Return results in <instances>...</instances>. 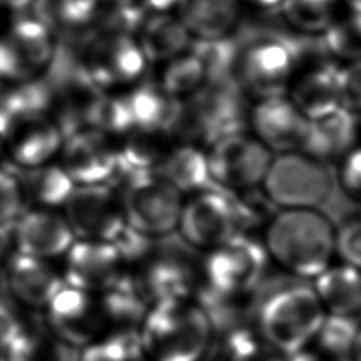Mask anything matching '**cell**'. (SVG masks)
<instances>
[{
	"mask_svg": "<svg viewBox=\"0 0 361 361\" xmlns=\"http://www.w3.org/2000/svg\"><path fill=\"white\" fill-rule=\"evenodd\" d=\"M334 240L333 224L316 209H281L265 227L264 245L292 276L313 281L331 265Z\"/></svg>",
	"mask_w": 361,
	"mask_h": 361,
	"instance_id": "cell-1",
	"label": "cell"
},
{
	"mask_svg": "<svg viewBox=\"0 0 361 361\" xmlns=\"http://www.w3.org/2000/svg\"><path fill=\"white\" fill-rule=\"evenodd\" d=\"M259 337L276 351L289 357L307 344L326 316L312 283L302 279L252 293Z\"/></svg>",
	"mask_w": 361,
	"mask_h": 361,
	"instance_id": "cell-2",
	"label": "cell"
},
{
	"mask_svg": "<svg viewBox=\"0 0 361 361\" xmlns=\"http://www.w3.org/2000/svg\"><path fill=\"white\" fill-rule=\"evenodd\" d=\"M140 336L144 355L152 361H200L212 340L206 314L190 299L149 306Z\"/></svg>",
	"mask_w": 361,
	"mask_h": 361,
	"instance_id": "cell-3",
	"label": "cell"
},
{
	"mask_svg": "<svg viewBox=\"0 0 361 361\" xmlns=\"http://www.w3.org/2000/svg\"><path fill=\"white\" fill-rule=\"evenodd\" d=\"M247 97L234 80L206 83L183 100L173 137L178 142L210 147L214 141L248 127Z\"/></svg>",
	"mask_w": 361,
	"mask_h": 361,
	"instance_id": "cell-4",
	"label": "cell"
},
{
	"mask_svg": "<svg viewBox=\"0 0 361 361\" xmlns=\"http://www.w3.org/2000/svg\"><path fill=\"white\" fill-rule=\"evenodd\" d=\"M300 47L281 35L257 37L240 47L233 80L254 102L288 93L299 71Z\"/></svg>",
	"mask_w": 361,
	"mask_h": 361,
	"instance_id": "cell-5",
	"label": "cell"
},
{
	"mask_svg": "<svg viewBox=\"0 0 361 361\" xmlns=\"http://www.w3.org/2000/svg\"><path fill=\"white\" fill-rule=\"evenodd\" d=\"M261 188L279 209H316L333 190V173L327 164L302 151L272 157Z\"/></svg>",
	"mask_w": 361,
	"mask_h": 361,
	"instance_id": "cell-6",
	"label": "cell"
},
{
	"mask_svg": "<svg viewBox=\"0 0 361 361\" xmlns=\"http://www.w3.org/2000/svg\"><path fill=\"white\" fill-rule=\"evenodd\" d=\"M120 197L131 228L152 238L178 228L183 195L158 172L128 173Z\"/></svg>",
	"mask_w": 361,
	"mask_h": 361,
	"instance_id": "cell-7",
	"label": "cell"
},
{
	"mask_svg": "<svg viewBox=\"0 0 361 361\" xmlns=\"http://www.w3.org/2000/svg\"><path fill=\"white\" fill-rule=\"evenodd\" d=\"M269 265L264 243L251 234L238 233L207 251L203 259V283L235 296H252L262 285Z\"/></svg>",
	"mask_w": 361,
	"mask_h": 361,
	"instance_id": "cell-8",
	"label": "cell"
},
{
	"mask_svg": "<svg viewBox=\"0 0 361 361\" xmlns=\"http://www.w3.org/2000/svg\"><path fill=\"white\" fill-rule=\"evenodd\" d=\"M206 152L214 183L230 192L261 186L274 157L262 142L245 131L214 141Z\"/></svg>",
	"mask_w": 361,
	"mask_h": 361,
	"instance_id": "cell-9",
	"label": "cell"
},
{
	"mask_svg": "<svg viewBox=\"0 0 361 361\" xmlns=\"http://www.w3.org/2000/svg\"><path fill=\"white\" fill-rule=\"evenodd\" d=\"M176 230L190 247L207 251L238 234L233 192L213 188L189 195Z\"/></svg>",
	"mask_w": 361,
	"mask_h": 361,
	"instance_id": "cell-10",
	"label": "cell"
},
{
	"mask_svg": "<svg viewBox=\"0 0 361 361\" xmlns=\"http://www.w3.org/2000/svg\"><path fill=\"white\" fill-rule=\"evenodd\" d=\"M63 206L65 220L80 240L111 243L127 224L120 193L109 183L75 185Z\"/></svg>",
	"mask_w": 361,
	"mask_h": 361,
	"instance_id": "cell-11",
	"label": "cell"
},
{
	"mask_svg": "<svg viewBox=\"0 0 361 361\" xmlns=\"http://www.w3.org/2000/svg\"><path fill=\"white\" fill-rule=\"evenodd\" d=\"M83 51L80 59L92 79L103 90L135 83L142 78L148 65L133 34H94L83 44Z\"/></svg>",
	"mask_w": 361,
	"mask_h": 361,
	"instance_id": "cell-12",
	"label": "cell"
},
{
	"mask_svg": "<svg viewBox=\"0 0 361 361\" xmlns=\"http://www.w3.org/2000/svg\"><path fill=\"white\" fill-rule=\"evenodd\" d=\"M63 133L45 111H21L0 117V147L18 168L47 164L61 148Z\"/></svg>",
	"mask_w": 361,
	"mask_h": 361,
	"instance_id": "cell-13",
	"label": "cell"
},
{
	"mask_svg": "<svg viewBox=\"0 0 361 361\" xmlns=\"http://www.w3.org/2000/svg\"><path fill=\"white\" fill-rule=\"evenodd\" d=\"M54 39L39 18L21 17L0 38V83L35 79L54 55Z\"/></svg>",
	"mask_w": 361,
	"mask_h": 361,
	"instance_id": "cell-14",
	"label": "cell"
},
{
	"mask_svg": "<svg viewBox=\"0 0 361 361\" xmlns=\"http://www.w3.org/2000/svg\"><path fill=\"white\" fill-rule=\"evenodd\" d=\"M126 276L148 306L162 302L190 299L197 285L193 265L178 254L155 252L134 265Z\"/></svg>",
	"mask_w": 361,
	"mask_h": 361,
	"instance_id": "cell-15",
	"label": "cell"
},
{
	"mask_svg": "<svg viewBox=\"0 0 361 361\" xmlns=\"http://www.w3.org/2000/svg\"><path fill=\"white\" fill-rule=\"evenodd\" d=\"M62 152V168L75 185H110L121 175L118 148L99 130L85 127L68 134Z\"/></svg>",
	"mask_w": 361,
	"mask_h": 361,
	"instance_id": "cell-16",
	"label": "cell"
},
{
	"mask_svg": "<svg viewBox=\"0 0 361 361\" xmlns=\"http://www.w3.org/2000/svg\"><path fill=\"white\" fill-rule=\"evenodd\" d=\"M307 124L309 120L288 94L258 100L250 109L248 127L271 152L300 151Z\"/></svg>",
	"mask_w": 361,
	"mask_h": 361,
	"instance_id": "cell-17",
	"label": "cell"
},
{
	"mask_svg": "<svg viewBox=\"0 0 361 361\" xmlns=\"http://www.w3.org/2000/svg\"><path fill=\"white\" fill-rule=\"evenodd\" d=\"M66 252L65 283L89 293L116 286L127 269L113 243L80 240Z\"/></svg>",
	"mask_w": 361,
	"mask_h": 361,
	"instance_id": "cell-18",
	"label": "cell"
},
{
	"mask_svg": "<svg viewBox=\"0 0 361 361\" xmlns=\"http://www.w3.org/2000/svg\"><path fill=\"white\" fill-rule=\"evenodd\" d=\"M49 329L79 348L94 341L104 329L99 302L92 293L63 283L47 305Z\"/></svg>",
	"mask_w": 361,
	"mask_h": 361,
	"instance_id": "cell-19",
	"label": "cell"
},
{
	"mask_svg": "<svg viewBox=\"0 0 361 361\" xmlns=\"http://www.w3.org/2000/svg\"><path fill=\"white\" fill-rule=\"evenodd\" d=\"M66 220L49 210H31L13 223V243L20 254L37 258L58 257L73 244Z\"/></svg>",
	"mask_w": 361,
	"mask_h": 361,
	"instance_id": "cell-20",
	"label": "cell"
},
{
	"mask_svg": "<svg viewBox=\"0 0 361 361\" xmlns=\"http://www.w3.org/2000/svg\"><path fill=\"white\" fill-rule=\"evenodd\" d=\"M360 135L355 113L338 107L319 118L309 120L300 151L324 162H340L354 147Z\"/></svg>",
	"mask_w": 361,
	"mask_h": 361,
	"instance_id": "cell-21",
	"label": "cell"
},
{
	"mask_svg": "<svg viewBox=\"0 0 361 361\" xmlns=\"http://www.w3.org/2000/svg\"><path fill=\"white\" fill-rule=\"evenodd\" d=\"M337 72L338 65L334 62L313 61L295 73L286 94L307 120L340 107Z\"/></svg>",
	"mask_w": 361,
	"mask_h": 361,
	"instance_id": "cell-22",
	"label": "cell"
},
{
	"mask_svg": "<svg viewBox=\"0 0 361 361\" xmlns=\"http://www.w3.org/2000/svg\"><path fill=\"white\" fill-rule=\"evenodd\" d=\"M97 0H37L35 17L59 38L61 45L86 44L94 35Z\"/></svg>",
	"mask_w": 361,
	"mask_h": 361,
	"instance_id": "cell-23",
	"label": "cell"
},
{
	"mask_svg": "<svg viewBox=\"0 0 361 361\" xmlns=\"http://www.w3.org/2000/svg\"><path fill=\"white\" fill-rule=\"evenodd\" d=\"M7 281L13 295L31 307H47L65 283L45 259L20 252L10 261Z\"/></svg>",
	"mask_w": 361,
	"mask_h": 361,
	"instance_id": "cell-24",
	"label": "cell"
},
{
	"mask_svg": "<svg viewBox=\"0 0 361 361\" xmlns=\"http://www.w3.org/2000/svg\"><path fill=\"white\" fill-rule=\"evenodd\" d=\"M178 18L192 38H223L233 34L241 16L240 0H180Z\"/></svg>",
	"mask_w": 361,
	"mask_h": 361,
	"instance_id": "cell-25",
	"label": "cell"
},
{
	"mask_svg": "<svg viewBox=\"0 0 361 361\" xmlns=\"http://www.w3.org/2000/svg\"><path fill=\"white\" fill-rule=\"evenodd\" d=\"M134 37L148 63L168 62L185 52L192 41L189 31L172 13H148Z\"/></svg>",
	"mask_w": 361,
	"mask_h": 361,
	"instance_id": "cell-26",
	"label": "cell"
},
{
	"mask_svg": "<svg viewBox=\"0 0 361 361\" xmlns=\"http://www.w3.org/2000/svg\"><path fill=\"white\" fill-rule=\"evenodd\" d=\"M134 127L145 130H165L173 134L180 117L183 100L168 94L159 83L144 82L126 94Z\"/></svg>",
	"mask_w": 361,
	"mask_h": 361,
	"instance_id": "cell-27",
	"label": "cell"
},
{
	"mask_svg": "<svg viewBox=\"0 0 361 361\" xmlns=\"http://www.w3.org/2000/svg\"><path fill=\"white\" fill-rule=\"evenodd\" d=\"M155 172L162 175L182 195L219 188L210 175L207 152L195 144L176 142Z\"/></svg>",
	"mask_w": 361,
	"mask_h": 361,
	"instance_id": "cell-28",
	"label": "cell"
},
{
	"mask_svg": "<svg viewBox=\"0 0 361 361\" xmlns=\"http://www.w3.org/2000/svg\"><path fill=\"white\" fill-rule=\"evenodd\" d=\"M312 286L326 313L357 316L361 312V269L344 262L329 265Z\"/></svg>",
	"mask_w": 361,
	"mask_h": 361,
	"instance_id": "cell-29",
	"label": "cell"
},
{
	"mask_svg": "<svg viewBox=\"0 0 361 361\" xmlns=\"http://www.w3.org/2000/svg\"><path fill=\"white\" fill-rule=\"evenodd\" d=\"M176 142L169 131L134 127L118 148L123 178L134 172H155Z\"/></svg>",
	"mask_w": 361,
	"mask_h": 361,
	"instance_id": "cell-30",
	"label": "cell"
},
{
	"mask_svg": "<svg viewBox=\"0 0 361 361\" xmlns=\"http://www.w3.org/2000/svg\"><path fill=\"white\" fill-rule=\"evenodd\" d=\"M99 306L103 326L109 329V334L141 333V326L149 309L126 274L116 286L103 292Z\"/></svg>",
	"mask_w": 361,
	"mask_h": 361,
	"instance_id": "cell-31",
	"label": "cell"
},
{
	"mask_svg": "<svg viewBox=\"0 0 361 361\" xmlns=\"http://www.w3.org/2000/svg\"><path fill=\"white\" fill-rule=\"evenodd\" d=\"M23 199H28L41 206L63 204L75 183L62 166L42 164L30 168H18L13 172Z\"/></svg>",
	"mask_w": 361,
	"mask_h": 361,
	"instance_id": "cell-32",
	"label": "cell"
},
{
	"mask_svg": "<svg viewBox=\"0 0 361 361\" xmlns=\"http://www.w3.org/2000/svg\"><path fill=\"white\" fill-rule=\"evenodd\" d=\"M6 361H78L79 350L51 329H28L4 350Z\"/></svg>",
	"mask_w": 361,
	"mask_h": 361,
	"instance_id": "cell-33",
	"label": "cell"
},
{
	"mask_svg": "<svg viewBox=\"0 0 361 361\" xmlns=\"http://www.w3.org/2000/svg\"><path fill=\"white\" fill-rule=\"evenodd\" d=\"M323 38L326 49L336 58L345 62L361 59V0L340 3Z\"/></svg>",
	"mask_w": 361,
	"mask_h": 361,
	"instance_id": "cell-34",
	"label": "cell"
},
{
	"mask_svg": "<svg viewBox=\"0 0 361 361\" xmlns=\"http://www.w3.org/2000/svg\"><path fill=\"white\" fill-rule=\"evenodd\" d=\"M360 326L357 316L326 313L313 340L319 354L331 361L351 360Z\"/></svg>",
	"mask_w": 361,
	"mask_h": 361,
	"instance_id": "cell-35",
	"label": "cell"
},
{
	"mask_svg": "<svg viewBox=\"0 0 361 361\" xmlns=\"http://www.w3.org/2000/svg\"><path fill=\"white\" fill-rule=\"evenodd\" d=\"M189 49L200 61L207 83L233 80L240 45L231 35L210 39L192 38Z\"/></svg>",
	"mask_w": 361,
	"mask_h": 361,
	"instance_id": "cell-36",
	"label": "cell"
},
{
	"mask_svg": "<svg viewBox=\"0 0 361 361\" xmlns=\"http://www.w3.org/2000/svg\"><path fill=\"white\" fill-rule=\"evenodd\" d=\"M340 0H282L278 7L293 30L306 34H323L333 23Z\"/></svg>",
	"mask_w": 361,
	"mask_h": 361,
	"instance_id": "cell-37",
	"label": "cell"
},
{
	"mask_svg": "<svg viewBox=\"0 0 361 361\" xmlns=\"http://www.w3.org/2000/svg\"><path fill=\"white\" fill-rule=\"evenodd\" d=\"M164 65L159 86L175 99L185 100L207 83L200 61L189 48Z\"/></svg>",
	"mask_w": 361,
	"mask_h": 361,
	"instance_id": "cell-38",
	"label": "cell"
},
{
	"mask_svg": "<svg viewBox=\"0 0 361 361\" xmlns=\"http://www.w3.org/2000/svg\"><path fill=\"white\" fill-rule=\"evenodd\" d=\"M238 233L250 234L254 230L265 228L274 216L281 210L264 192L261 186L233 192Z\"/></svg>",
	"mask_w": 361,
	"mask_h": 361,
	"instance_id": "cell-39",
	"label": "cell"
},
{
	"mask_svg": "<svg viewBox=\"0 0 361 361\" xmlns=\"http://www.w3.org/2000/svg\"><path fill=\"white\" fill-rule=\"evenodd\" d=\"M144 355L140 333L109 334L79 351L78 361H135Z\"/></svg>",
	"mask_w": 361,
	"mask_h": 361,
	"instance_id": "cell-40",
	"label": "cell"
},
{
	"mask_svg": "<svg viewBox=\"0 0 361 361\" xmlns=\"http://www.w3.org/2000/svg\"><path fill=\"white\" fill-rule=\"evenodd\" d=\"M87 127L107 135H126L130 133L134 128V121L126 96H110L104 93L93 109Z\"/></svg>",
	"mask_w": 361,
	"mask_h": 361,
	"instance_id": "cell-41",
	"label": "cell"
},
{
	"mask_svg": "<svg viewBox=\"0 0 361 361\" xmlns=\"http://www.w3.org/2000/svg\"><path fill=\"white\" fill-rule=\"evenodd\" d=\"M337 85L340 107L361 113V59L338 65Z\"/></svg>",
	"mask_w": 361,
	"mask_h": 361,
	"instance_id": "cell-42",
	"label": "cell"
},
{
	"mask_svg": "<svg viewBox=\"0 0 361 361\" xmlns=\"http://www.w3.org/2000/svg\"><path fill=\"white\" fill-rule=\"evenodd\" d=\"M336 254L347 265L361 269V217L344 223L336 230Z\"/></svg>",
	"mask_w": 361,
	"mask_h": 361,
	"instance_id": "cell-43",
	"label": "cell"
},
{
	"mask_svg": "<svg viewBox=\"0 0 361 361\" xmlns=\"http://www.w3.org/2000/svg\"><path fill=\"white\" fill-rule=\"evenodd\" d=\"M338 182L344 195L361 209V147H354L340 161Z\"/></svg>",
	"mask_w": 361,
	"mask_h": 361,
	"instance_id": "cell-44",
	"label": "cell"
},
{
	"mask_svg": "<svg viewBox=\"0 0 361 361\" xmlns=\"http://www.w3.org/2000/svg\"><path fill=\"white\" fill-rule=\"evenodd\" d=\"M23 193L13 172L0 171V224L14 221L23 207Z\"/></svg>",
	"mask_w": 361,
	"mask_h": 361,
	"instance_id": "cell-45",
	"label": "cell"
},
{
	"mask_svg": "<svg viewBox=\"0 0 361 361\" xmlns=\"http://www.w3.org/2000/svg\"><path fill=\"white\" fill-rule=\"evenodd\" d=\"M224 361H286V357L257 337L235 348Z\"/></svg>",
	"mask_w": 361,
	"mask_h": 361,
	"instance_id": "cell-46",
	"label": "cell"
},
{
	"mask_svg": "<svg viewBox=\"0 0 361 361\" xmlns=\"http://www.w3.org/2000/svg\"><path fill=\"white\" fill-rule=\"evenodd\" d=\"M24 327L25 324L14 306L7 299L0 298V348L6 350Z\"/></svg>",
	"mask_w": 361,
	"mask_h": 361,
	"instance_id": "cell-47",
	"label": "cell"
},
{
	"mask_svg": "<svg viewBox=\"0 0 361 361\" xmlns=\"http://www.w3.org/2000/svg\"><path fill=\"white\" fill-rule=\"evenodd\" d=\"M147 13H171L180 0H137Z\"/></svg>",
	"mask_w": 361,
	"mask_h": 361,
	"instance_id": "cell-48",
	"label": "cell"
},
{
	"mask_svg": "<svg viewBox=\"0 0 361 361\" xmlns=\"http://www.w3.org/2000/svg\"><path fill=\"white\" fill-rule=\"evenodd\" d=\"M286 361H331L326 357H323L322 354L319 353H314V351H309V350H300L289 357H286Z\"/></svg>",
	"mask_w": 361,
	"mask_h": 361,
	"instance_id": "cell-49",
	"label": "cell"
},
{
	"mask_svg": "<svg viewBox=\"0 0 361 361\" xmlns=\"http://www.w3.org/2000/svg\"><path fill=\"white\" fill-rule=\"evenodd\" d=\"M13 223L0 224V257L7 251L10 243H13Z\"/></svg>",
	"mask_w": 361,
	"mask_h": 361,
	"instance_id": "cell-50",
	"label": "cell"
},
{
	"mask_svg": "<svg viewBox=\"0 0 361 361\" xmlns=\"http://www.w3.org/2000/svg\"><path fill=\"white\" fill-rule=\"evenodd\" d=\"M37 0H0V7L10 8L14 11H24L31 8Z\"/></svg>",
	"mask_w": 361,
	"mask_h": 361,
	"instance_id": "cell-51",
	"label": "cell"
},
{
	"mask_svg": "<svg viewBox=\"0 0 361 361\" xmlns=\"http://www.w3.org/2000/svg\"><path fill=\"white\" fill-rule=\"evenodd\" d=\"M241 4H248L251 7H255L258 10H272L278 8L282 3V0H240Z\"/></svg>",
	"mask_w": 361,
	"mask_h": 361,
	"instance_id": "cell-52",
	"label": "cell"
},
{
	"mask_svg": "<svg viewBox=\"0 0 361 361\" xmlns=\"http://www.w3.org/2000/svg\"><path fill=\"white\" fill-rule=\"evenodd\" d=\"M353 361H361V326H360V331L354 344V350H353Z\"/></svg>",
	"mask_w": 361,
	"mask_h": 361,
	"instance_id": "cell-53",
	"label": "cell"
},
{
	"mask_svg": "<svg viewBox=\"0 0 361 361\" xmlns=\"http://www.w3.org/2000/svg\"><path fill=\"white\" fill-rule=\"evenodd\" d=\"M135 361H152V360H149V358H147L145 355H142L141 358H138V360H135Z\"/></svg>",
	"mask_w": 361,
	"mask_h": 361,
	"instance_id": "cell-54",
	"label": "cell"
},
{
	"mask_svg": "<svg viewBox=\"0 0 361 361\" xmlns=\"http://www.w3.org/2000/svg\"><path fill=\"white\" fill-rule=\"evenodd\" d=\"M200 361H217V360H213V358H209V357H204V358H202Z\"/></svg>",
	"mask_w": 361,
	"mask_h": 361,
	"instance_id": "cell-55",
	"label": "cell"
},
{
	"mask_svg": "<svg viewBox=\"0 0 361 361\" xmlns=\"http://www.w3.org/2000/svg\"><path fill=\"white\" fill-rule=\"evenodd\" d=\"M358 128H360V134H361V118L358 120Z\"/></svg>",
	"mask_w": 361,
	"mask_h": 361,
	"instance_id": "cell-56",
	"label": "cell"
},
{
	"mask_svg": "<svg viewBox=\"0 0 361 361\" xmlns=\"http://www.w3.org/2000/svg\"><path fill=\"white\" fill-rule=\"evenodd\" d=\"M0 361H6V360H1V358H0Z\"/></svg>",
	"mask_w": 361,
	"mask_h": 361,
	"instance_id": "cell-57",
	"label": "cell"
},
{
	"mask_svg": "<svg viewBox=\"0 0 361 361\" xmlns=\"http://www.w3.org/2000/svg\"><path fill=\"white\" fill-rule=\"evenodd\" d=\"M348 361H353V360H348Z\"/></svg>",
	"mask_w": 361,
	"mask_h": 361,
	"instance_id": "cell-58",
	"label": "cell"
}]
</instances>
